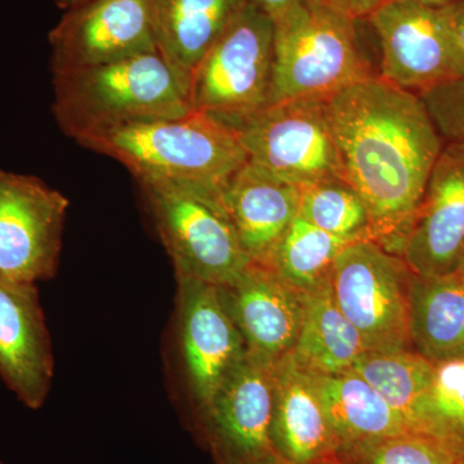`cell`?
<instances>
[{"mask_svg": "<svg viewBox=\"0 0 464 464\" xmlns=\"http://www.w3.org/2000/svg\"><path fill=\"white\" fill-rule=\"evenodd\" d=\"M344 181L375 241L400 256L444 141L420 94L372 76L325 101Z\"/></svg>", "mask_w": 464, "mask_h": 464, "instance_id": "obj_1", "label": "cell"}, {"mask_svg": "<svg viewBox=\"0 0 464 464\" xmlns=\"http://www.w3.org/2000/svg\"><path fill=\"white\" fill-rule=\"evenodd\" d=\"M52 88L54 121L75 142L192 111L185 88L159 53L52 74Z\"/></svg>", "mask_w": 464, "mask_h": 464, "instance_id": "obj_2", "label": "cell"}, {"mask_svg": "<svg viewBox=\"0 0 464 464\" xmlns=\"http://www.w3.org/2000/svg\"><path fill=\"white\" fill-rule=\"evenodd\" d=\"M76 143L119 161L136 182H169L216 192L248 161L234 128L197 111L128 125Z\"/></svg>", "mask_w": 464, "mask_h": 464, "instance_id": "obj_3", "label": "cell"}, {"mask_svg": "<svg viewBox=\"0 0 464 464\" xmlns=\"http://www.w3.org/2000/svg\"><path fill=\"white\" fill-rule=\"evenodd\" d=\"M270 103L326 101L374 74L355 20L328 0H304L275 18Z\"/></svg>", "mask_w": 464, "mask_h": 464, "instance_id": "obj_4", "label": "cell"}, {"mask_svg": "<svg viewBox=\"0 0 464 464\" xmlns=\"http://www.w3.org/2000/svg\"><path fill=\"white\" fill-rule=\"evenodd\" d=\"M137 183L176 277L225 286L252 264L219 192L169 182Z\"/></svg>", "mask_w": 464, "mask_h": 464, "instance_id": "obj_5", "label": "cell"}, {"mask_svg": "<svg viewBox=\"0 0 464 464\" xmlns=\"http://www.w3.org/2000/svg\"><path fill=\"white\" fill-rule=\"evenodd\" d=\"M274 36V18L249 0L192 72V111L234 127L270 105Z\"/></svg>", "mask_w": 464, "mask_h": 464, "instance_id": "obj_6", "label": "cell"}, {"mask_svg": "<svg viewBox=\"0 0 464 464\" xmlns=\"http://www.w3.org/2000/svg\"><path fill=\"white\" fill-rule=\"evenodd\" d=\"M411 279L401 256L375 240L348 244L335 258L331 275L335 302L368 353L411 350Z\"/></svg>", "mask_w": 464, "mask_h": 464, "instance_id": "obj_7", "label": "cell"}, {"mask_svg": "<svg viewBox=\"0 0 464 464\" xmlns=\"http://www.w3.org/2000/svg\"><path fill=\"white\" fill-rule=\"evenodd\" d=\"M248 161L293 185L343 179L325 101L270 103L234 125Z\"/></svg>", "mask_w": 464, "mask_h": 464, "instance_id": "obj_8", "label": "cell"}, {"mask_svg": "<svg viewBox=\"0 0 464 464\" xmlns=\"http://www.w3.org/2000/svg\"><path fill=\"white\" fill-rule=\"evenodd\" d=\"M69 206L38 177L0 169V277L36 284L56 276Z\"/></svg>", "mask_w": 464, "mask_h": 464, "instance_id": "obj_9", "label": "cell"}, {"mask_svg": "<svg viewBox=\"0 0 464 464\" xmlns=\"http://www.w3.org/2000/svg\"><path fill=\"white\" fill-rule=\"evenodd\" d=\"M366 20L381 45V78L420 94L463 78L444 7L386 0Z\"/></svg>", "mask_w": 464, "mask_h": 464, "instance_id": "obj_10", "label": "cell"}, {"mask_svg": "<svg viewBox=\"0 0 464 464\" xmlns=\"http://www.w3.org/2000/svg\"><path fill=\"white\" fill-rule=\"evenodd\" d=\"M274 362L249 351L195 426L216 464H274L270 436Z\"/></svg>", "mask_w": 464, "mask_h": 464, "instance_id": "obj_11", "label": "cell"}, {"mask_svg": "<svg viewBox=\"0 0 464 464\" xmlns=\"http://www.w3.org/2000/svg\"><path fill=\"white\" fill-rule=\"evenodd\" d=\"M176 279L177 343L197 424L248 350L216 285L194 279Z\"/></svg>", "mask_w": 464, "mask_h": 464, "instance_id": "obj_12", "label": "cell"}, {"mask_svg": "<svg viewBox=\"0 0 464 464\" xmlns=\"http://www.w3.org/2000/svg\"><path fill=\"white\" fill-rule=\"evenodd\" d=\"M48 42L51 74L159 53L154 0H92L63 12Z\"/></svg>", "mask_w": 464, "mask_h": 464, "instance_id": "obj_13", "label": "cell"}, {"mask_svg": "<svg viewBox=\"0 0 464 464\" xmlns=\"http://www.w3.org/2000/svg\"><path fill=\"white\" fill-rule=\"evenodd\" d=\"M464 249V146L445 143L400 256L418 276L456 273Z\"/></svg>", "mask_w": 464, "mask_h": 464, "instance_id": "obj_14", "label": "cell"}, {"mask_svg": "<svg viewBox=\"0 0 464 464\" xmlns=\"http://www.w3.org/2000/svg\"><path fill=\"white\" fill-rule=\"evenodd\" d=\"M53 350L38 286L0 277V378L26 408L47 401Z\"/></svg>", "mask_w": 464, "mask_h": 464, "instance_id": "obj_15", "label": "cell"}, {"mask_svg": "<svg viewBox=\"0 0 464 464\" xmlns=\"http://www.w3.org/2000/svg\"><path fill=\"white\" fill-rule=\"evenodd\" d=\"M217 288L250 353L275 362L292 353L304 320V293L257 262Z\"/></svg>", "mask_w": 464, "mask_h": 464, "instance_id": "obj_16", "label": "cell"}, {"mask_svg": "<svg viewBox=\"0 0 464 464\" xmlns=\"http://www.w3.org/2000/svg\"><path fill=\"white\" fill-rule=\"evenodd\" d=\"M270 436L277 456L295 463L314 462L341 449L311 374L292 353L274 362Z\"/></svg>", "mask_w": 464, "mask_h": 464, "instance_id": "obj_17", "label": "cell"}, {"mask_svg": "<svg viewBox=\"0 0 464 464\" xmlns=\"http://www.w3.org/2000/svg\"><path fill=\"white\" fill-rule=\"evenodd\" d=\"M246 255L266 265L298 216L299 188L246 161L219 192Z\"/></svg>", "mask_w": 464, "mask_h": 464, "instance_id": "obj_18", "label": "cell"}, {"mask_svg": "<svg viewBox=\"0 0 464 464\" xmlns=\"http://www.w3.org/2000/svg\"><path fill=\"white\" fill-rule=\"evenodd\" d=\"M249 0H154L158 52L188 93L192 72Z\"/></svg>", "mask_w": 464, "mask_h": 464, "instance_id": "obj_19", "label": "cell"}, {"mask_svg": "<svg viewBox=\"0 0 464 464\" xmlns=\"http://www.w3.org/2000/svg\"><path fill=\"white\" fill-rule=\"evenodd\" d=\"M411 348L433 365L464 357V277L413 274L409 306Z\"/></svg>", "mask_w": 464, "mask_h": 464, "instance_id": "obj_20", "label": "cell"}, {"mask_svg": "<svg viewBox=\"0 0 464 464\" xmlns=\"http://www.w3.org/2000/svg\"><path fill=\"white\" fill-rule=\"evenodd\" d=\"M310 374L341 449L357 442L415 431L408 420L355 372Z\"/></svg>", "mask_w": 464, "mask_h": 464, "instance_id": "obj_21", "label": "cell"}, {"mask_svg": "<svg viewBox=\"0 0 464 464\" xmlns=\"http://www.w3.org/2000/svg\"><path fill=\"white\" fill-rule=\"evenodd\" d=\"M365 353L359 332L335 302L331 277L304 295V320L292 351L302 368L315 374L346 373Z\"/></svg>", "mask_w": 464, "mask_h": 464, "instance_id": "obj_22", "label": "cell"}, {"mask_svg": "<svg viewBox=\"0 0 464 464\" xmlns=\"http://www.w3.org/2000/svg\"><path fill=\"white\" fill-rule=\"evenodd\" d=\"M351 243L355 241L326 234L297 216L266 266L290 286L306 295L331 277L335 258Z\"/></svg>", "mask_w": 464, "mask_h": 464, "instance_id": "obj_23", "label": "cell"}, {"mask_svg": "<svg viewBox=\"0 0 464 464\" xmlns=\"http://www.w3.org/2000/svg\"><path fill=\"white\" fill-rule=\"evenodd\" d=\"M298 216L319 230L341 239L375 240L364 201L343 179H323L301 186Z\"/></svg>", "mask_w": 464, "mask_h": 464, "instance_id": "obj_24", "label": "cell"}, {"mask_svg": "<svg viewBox=\"0 0 464 464\" xmlns=\"http://www.w3.org/2000/svg\"><path fill=\"white\" fill-rule=\"evenodd\" d=\"M415 431L429 433L464 459V357L435 365L431 382L415 404Z\"/></svg>", "mask_w": 464, "mask_h": 464, "instance_id": "obj_25", "label": "cell"}, {"mask_svg": "<svg viewBox=\"0 0 464 464\" xmlns=\"http://www.w3.org/2000/svg\"><path fill=\"white\" fill-rule=\"evenodd\" d=\"M433 369L431 362L411 348L395 353H365L353 372L368 382L413 427L415 404L429 387Z\"/></svg>", "mask_w": 464, "mask_h": 464, "instance_id": "obj_26", "label": "cell"}, {"mask_svg": "<svg viewBox=\"0 0 464 464\" xmlns=\"http://www.w3.org/2000/svg\"><path fill=\"white\" fill-rule=\"evenodd\" d=\"M348 464H458L463 459L441 440L411 431L338 450Z\"/></svg>", "mask_w": 464, "mask_h": 464, "instance_id": "obj_27", "label": "cell"}, {"mask_svg": "<svg viewBox=\"0 0 464 464\" xmlns=\"http://www.w3.org/2000/svg\"><path fill=\"white\" fill-rule=\"evenodd\" d=\"M444 143L464 146V76L420 94Z\"/></svg>", "mask_w": 464, "mask_h": 464, "instance_id": "obj_28", "label": "cell"}, {"mask_svg": "<svg viewBox=\"0 0 464 464\" xmlns=\"http://www.w3.org/2000/svg\"><path fill=\"white\" fill-rule=\"evenodd\" d=\"M442 7H444L445 16H447L458 60H459L464 72V0L442 5Z\"/></svg>", "mask_w": 464, "mask_h": 464, "instance_id": "obj_29", "label": "cell"}, {"mask_svg": "<svg viewBox=\"0 0 464 464\" xmlns=\"http://www.w3.org/2000/svg\"><path fill=\"white\" fill-rule=\"evenodd\" d=\"M328 2L356 21L366 20L386 0H328Z\"/></svg>", "mask_w": 464, "mask_h": 464, "instance_id": "obj_30", "label": "cell"}, {"mask_svg": "<svg viewBox=\"0 0 464 464\" xmlns=\"http://www.w3.org/2000/svg\"><path fill=\"white\" fill-rule=\"evenodd\" d=\"M250 2L275 20L284 12L288 11L290 7L304 2V0H250Z\"/></svg>", "mask_w": 464, "mask_h": 464, "instance_id": "obj_31", "label": "cell"}, {"mask_svg": "<svg viewBox=\"0 0 464 464\" xmlns=\"http://www.w3.org/2000/svg\"><path fill=\"white\" fill-rule=\"evenodd\" d=\"M274 464H302V463H295L290 462L288 459H284V458L280 456H276V459H275ZM304 464H348L346 460L342 459L340 454L334 453L332 456L320 458V459L314 460V462L304 463Z\"/></svg>", "mask_w": 464, "mask_h": 464, "instance_id": "obj_32", "label": "cell"}, {"mask_svg": "<svg viewBox=\"0 0 464 464\" xmlns=\"http://www.w3.org/2000/svg\"><path fill=\"white\" fill-rule=\"evenodd\" d=\"M54 2H56L58 8L65 12L69 11V9L79 7V5H83L85 3L92 2V0H54Z\"/></svg>", "mask_w": 464, "mask_h": 464, "instance_id": "obj_33", "label": "cell"}, {"mask_svg": "<svg viewBox=\"0 0 464 464\" xmlns=\"http://www.w3.org/2000/svg\"><path fill=\"white\" fill-rule=\"evenodd\" d=\"M418 2L424 3V5H438V7H441V5H451V3L459 2V0H418Z\"/></svg>", "mask_w": 464, "mask_h": 464, "instance_id": "obj_34", "label": "cell"}, {"mask_svg": "<svg viewBox=\"0 0 464 464\" xmlns=\"http://www.w3.org/2000/svg\"><path fill=\"white\" fill-rule=\"evenodd\" d=\"M457 273L460 275V276L464 277V249L462 253V257L459 259V264H458Z\"/></svg>", "mask_w": 464, "mask_h": 464, "instance_id": "obj_35", "label": "cell"}, {"mask_svg": "<svg viewBox=\"0 0 464 464\" xmlns=\"http://www.w3.org/2000/svg\"><path fill=\"white\" fill-rule=\"evenodd\" d=\"M458 464H464V459L460 460V462Z\"/></svg>", "mask_w": 464, "mask_h": 464, "instance_id": "obj_36", "label": "cell"}, {"mask_svg": "<svg viewBox=\"0 0 464 464\" xmlns=\"http://www.w3.org/2000/svg\"><path fill=\"white\" fill-rule=\"evenodd\" d=\"M0 464H5V463H3L2 460H0Z\"/></svg>", "mask_w": 464, "mask_h": 464, "instance_id": "obj_37", "label": "cell"}]
</instances>
